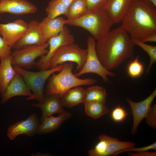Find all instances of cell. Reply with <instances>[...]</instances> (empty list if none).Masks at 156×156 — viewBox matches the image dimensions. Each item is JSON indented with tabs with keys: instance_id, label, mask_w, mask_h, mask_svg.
Returning a JSON list of instances; mask_svg holds the SVG:
<instances>
[{
	"instance_id": "38",
	"label": "cell",
	"mask_w": 156,
	"mask_h": 156,
	"mask_svg": "<svg viewBox=\"0 0 156 156\" xmlns=\"http://www.w3.org/2000/svg\"></svg>"
},
{
	"instance_id": "5",
	"label": "cell",
	"mask_w": 156,
	"mask_h": 156,
	"mask_svg": "<svg viewBox=\"0 0 156 156\" xmlns=\"http://www.w3.org/2000/svg\"><path fill=\"white\" fill-rule=\"evenodd\" d=\"M63 64L53 68L41 70L38 72L31 71L16 65H13L14 68L22 77L26 84L33 92L32 95L26 98L28 100H36L43 102L46 96L44 88L47 80L53 73L60 71Z\"/></svg>"
},
{
	"instance_id": "29",
	"label": "cell",
	"mask_w": 156,
	"mask_h": 156,
	"mask_svg": "<svg viewBox=\"0 0 156 156\" xmlns=\"http://www.w3.org/2000/svg\"><path fill=\"white\" fill-rule=\"evenodd\" d=\"M127 115L125 109L120 106H118L112 111L111 116L114 121L119 122L123 121L126 118Z\"/></svg>"
},
{
	"instance_id": "9",
	"label": "cell",
	"mask_w": 156,
	"mask_h": 156,
	"mask_svg": "<svg viewBox=\"0 0 156 156\" xmlns=\"http://www.w3.org/2000/svg\"><path fill=\"white\" fill-rule=\"evenodd\" d=\"M75 38L69 29L65 26L63 30L57 35L49 38L47 41L49 49L47 53L40 57L35 64V66L40 70L50 68L49 63L57 50L63 46L74 43Z\"/></svg>"
},
{
	"instance_id": "6",
	"label": "cell",
	"mask_w": 156,
	"mask_h": 156,
	"mask_svg": "<svg viewBox=\"0 0 156 156\" xmlns=\"http://www.w3.org/2000/svg\"><path fill=\"white\" fill-rule=\"evenodd\" d=\"M87 49L80 47L73 43L60 48L54 53L49 63L50 68L68 62L76 64V70L80 71L83 68L86 60Z\"/></svg>"
},
{
	"instance_id": "24",
	"label": "cell",
	"mask_w": 156,
	"mask_h": 156,
	"mask_svg": "<svg viewBox=\"0 0 156 156\" xmlns=\"http://www.w3.org/2000/svg\"><path fill=\"white\" fill-rule=\"evenodd\" d=\"M84 91V103L92 101L106 102L107 97L106 90L102 87L93 86L86 88Z\"/></svg>"
},
{
	"instance_id": "8",
	"label": "cell",
	"mask_w": 156,
	"mask_h": 156,
	"mask_svg": "<svg viewBox=\"0 0 156 156\" xmlns=\"http://www.w3.org/2000/svg\"><path fill=\"white\" fill-rule=\"evenodd\" d=\"M49 47L47 42L41 45L27 46L21 48L15 49L12 53L13 65H16L25 69L35 66V60L46 54Z\"/></svg>"
},
{
	"instance_id": "20",
	"label": "cell",
	"mask_w": 156,
	"mask_h": 156,
	"mask_svg": "<svg viewBox=\"0 0 156 156\" xmlns=\"http://www.w3.org/2000/svg\"><path fill=\"white\" fill-rule=\"evenodd\" d=\"M0 61V94L1 96L17 72L12 64V54L1 59Z\"/></svg>"
},
{
	"instance_id": "15",
	"label": "cell",
	"mask_w": 156,
	"mask_h": 156,
	"mask_svg": "<svg viewBox=\"0 0 156 156\" xmlns=\"http://www.w3.org/2000/svg\"><path fill=\"white\" fill-rule=\"evenodd\" d=\"M47 41L41 32L39 22L36 20H32L28 23V29L25 35L13 47L15 49H18L27 46L41 45Z\"/></svg>"
},
{
	"instance_id": "21",
	"label": "cell",
	"mask_w": 156,
	"mask_h": 156,
	"mask_svg": "<svg viewBox=\"0 0 156 156\" xmlns=\"http://www.w3.org/2000/svg\"><path fill=\"white\" fill-rule=\"evenodd\" d=\"M71 116L70 113L66 111L59 114L57 116H51L46 118L39 125L37 133L40 135L44 134L56 130Z\"/></svg>"
},
{
	"instance_id": "37",
	"label": "cell",
	"mask_w": 156,
	"mask_h": 156,
	"mask_svg": "<svg viewBox=\"0 0 156 156\" xmlns=\"http://www.w3.org/2000/svg\"><path fill=\"white\" fill-rule=\"evenodd\" d=\"M151 3H152L154 5L156 6V0H147Z\"/></svg>"
},
{
	"instance_id": "23",
	"label": "cell",
	"mask_w": 156,
	"mask_h": 156,
	"mask_svg": "<svg viewBox=\"0 0 156 156\" xmlns=\"http://www.w3.org/2000/svg\"><path fill=\"white\" fill-rule=\"evenodd\" d=\"M105 103L98 101L84 103L86 114L94 119L100 118L109 112V109L106 106Z\"/></svg>"
},
{
	"instance_id": "22",
	"label": "cell",
	"mask_w": 156,
	"mask_h": 156,
	"mask_svg": "<svg viewBox=\"0 0 156 156\" xmlns=\"http://www.w3.org/2000/svg\"><path fill=\"white\" fill-rule=\"evenodd\" d=\"M84 89L79 86L69 89L60 97L63 107L67 108L71 107L84 103Z\"/></svg>"
},
{
	"instance_id": "12",
	"label": "cell",
	"mask_w": 156,
	"mask_h": 156,
	"mask_svg": "<svg viewBox=\"0 0 156 156\" xmlns=\"http://www.w3.org/2000/svg\"><path fill=\"white\" fill-rule=\"evenodd\" d=\"M40 124L37 115L32 114L27 119L18 122L10 126L7 129V136L12 140H14L21 135L34 136L37 134Z\"/></svg>"
},
{
	"instance_id": "35",
	"label": "cell",
	"mask_w": 156,
	"mask_h": 156,
	"mask_svg": "<svg viewBox=\"0 0 156 156\" xmlns=\"http://www.w3.org/2000/svg\"><path fill=\"white\" fill-rule=\"evenodd\" d=\"M140 40L145 43L148 42H156V33L148 36Z\"/></svg>"
},
{
	"instance_id": "2",
	"label": "cell",
	"mask_w": 156,
	"mask_h": 156,
	"mask_svg": "<svg viewBox=\"0 0 156 156\" xmlns=\"http://www.w3.org/2000/svg\"><path fill=\"white\" fill-rule=\"evenodd\" d=\"M156 7L147 0H133L121 21L131 38L141 40L156 33Z\"/></svg>"
},
{
	"instance_id": "3",
	"label": "cell",
	"mask_w": 156,
	"mask_h": 156,
	"mask_svg": "<svg viewBox=\"0 0 156 156\" xmlns=\"http://www.w3.org/2000/svg\"><path fill=\"white\" fill-rule=\"evenodd\" d=\"M73 62L63 64L62 69L58 74L53 73L49 78L45 95H57L60 97L66 92L73 88L81 86L92 85L97 80L92 78L81 79L74 74Z\"/></svg>"
},
{
	"instance_id": "17",
	"label": "cell",
	"mask_w": 156,
	"mask_h": 156,
	"mask_svg": "<svg viewBox=\"0 0 156 156\" xmlns=\"http://www.w3.org/2000/svg\"><path fill=\"white\" fill-rule=\"evenodd\" d=\"M60 97L59 95L56 94L46 96L43 102L32 104L33 106L39 108L42 111L40 119L41 122L45 119L54 114H60L66 112L61 105Z\"/></svg>"
},
{
	"instance_id": "26",
	"label": "cell",
	"mask_w": 156,
	"mask_h": 156,
	"mask_svg": "<svg viewBox=\"0 0 156 156\" xmlns=\"http://www.w3.org/2000/svg\"><path fill=\"white\" fill-rule=\"evenodd\" d=\"M67 8L60 0H51L46 8L47 17L50 19L56 18L67 12Z\"/></svg>"
},
{
	"instance_id": "32",
	"label": "cell",
	"mask_w": 156,
	"mask_h": 156,
	"mask_svg": "<svg viewBox=\"0 0 156 156\" xmlns=\"http://www.w3.org/2000/svg\"><path fill=\"white\" fill-rule=\"evenodd\" d=\"M12 47L9 46L2 37L0 36V60L12 54Z\"/></svg>"
},
{
	"instance_id": "30",
	"label": "cell",
	"mask_w": 156,
	"mask_h": 156,
	"mask_svg": "<svg viewBox=\"0 0 156 156\" xmlns=\"http://www.w3.org/2000/svg\"><path fill=\"white\" fill-rule=\"evenodd\" d=\"M88 11H93L103 9L107 0H85Z\"/></svg>"
},
{
	"instance_id": "14",
	"label": "cell",
	"mask_w": 156,
	"mask_h": 156,
	"mask_svg": "<svg viewBox=\"0 0 156 156\" xmlns=\"http://www.w3.org/2000/svg\"><path fill=\"white\" fill-rule=\"evenodd\" d=\"M37 10V7L27 0H0V14L20 15L34 14Z\"/></svg>"
},
{
	"instance_id": "36",
	"label": "cell",
	"mask_w": 156,
	"mask_h": 156,
	"mask_svg": "<svg viewBox=\"0 0 156 156\" xmlns=\"http://www.w3.org/2000/svg\"><path fill=\"white\" fill-rule=\"evenodd\" d=\"M63 4L67 8L73 0H60Z\"/></svg>"
},
{
	"instance_id": "4",
	"label": "cell",
	"mask_w": 156,
	"mask_h": 156,
	"mask_svg": "<svg viewBox=\"0 0 156 156\" xmlns=\"http://www.w3.org/2000/svg\"><path fill=\"white\" fill-rule=\"evenodd\" d=\"M114 23L104 9L88 11L73 20L66 19V24L82 27L88 31L96 40L101 38L110 30Z\"/></svg>"
},
{
	"instance_id": "7",
	"label": "cell",
	"mask_w": 156,
	"mask_h": 156,
	"mask_svg": "<svg viewBox=\"0 0 156 156\" xmlns=\"http://www.w3.org/2000/svg\"><path fill=\"white\" fill-rule=\"evenodd\" d=\"M96 40L93 37H88L86 62L82 68L75 75L78 77L87 73H93L100 76L104 82L108 83L110 81L108 76L114 77L116 75L107 70L101 64L96 53Z\"/></svg>"
},
{
	"instance_id": "11",
	"label": "cell",
	"mask_w": 156,
	"mask_h": 156,
	"mask_svg": "<svg viewBox=\"0 0 156 156\" xmlns=\"http://www.w3.org/2000/svg\"><path fill=\"white\" fill-rule=\"evenodd\" d=\"M28 23L21 19H17L7 23H0V34L6 43L12 47L26 33Z\"/></svg>"
},
{
	"instance_id": "18",
	"label": "cell",
	"mask_w": 156,
	"mask_h": 156,
	"mask_svg": "<svg viewBox=\"0 0 156 156\" xmlns=\"http://www.w3.org/2000/svg\"><path fill=\"white\" fill-rule=\"evenodd\" d=\"M66 19L61 16L50 19L47 16L39 23L41 32L43 37L48 40L57 35L62 31L66 24Z\"/></svg>"
},
{
	"instance_id": "19",
	"label": "cell",
	"mask_w": 156,
	"mask_h": 156,
	"mask_svg": "<svg viewBox=\"0 0 156 156\" xmlns=\"http://www.w3.org/2000/svg\"><path fill=\"white\" fill-rule=\"evenodd\" d=\"M133 0H107L103 9L109 14L114 23L121 22Z\"/></svg>"
},
{
	"instance_id": "33",
	"label": "cell",
	"mask_w": 156,
	"mask_h": 156,
	"mask_svg": "<svg viewBox=\"0 0 156 156\" xmlns=\"http://www.w3.org/2000/svg\"><path fill=\"white\" fill-rule=\"evenodd\" d=\"M151 149H153L155 150H156V142L150 145L144 147L136 148L134 147L132 148L121 150L114 153L113 155H117L121 153L127 151H133L137 152L142 151H146Z\"/></svg>"
},
{
	"instance_id": "28",
	"label": "cell",
	"mask_w": 156,
	"mask_h": 156,
	"mask_svg": "<svg viewBox=\"0 0 156 156\" xmlns=\"http://www.w3.org/2000/svg\"><path fill=\"white\" fill-rule=\"evenodd\" d=\"M138 56L129 65L127 68V73L129 75L133 78L140 76L143 73L144 67L143 64L139 60Z\"/></svg>"
},
{
	"instance_id": "25",
	"label": "cell",
	"mask_w": 156,
	"mask_h": 156,
	"mask_svg": "<svg viewBox=\"0 0 156 156\" xmlns=\"http://www.w3.org/2000/svg\"><path fill=\"white\" fill-rule=\"evenodd\" d=\"M88 11L85 0H73L67 8L65 16L67 19L73 20L81 17Z\"/></svg>"
},
{
	"instance_id": "1",
	"label": "cell",
	"mask_w": 156,
	"mask_h": 156,
	"mask_svg": "<svg viewBox=\"0 0 156 156\" xmlns=\"http://www.w3.org/2000/svg\"><path fill=\"white\" fill-rule=\"evenodd\" d=\"M97 41L96 49L98 58L109 71L133 57L135 45L129 34L121 26L110 30Z\"/></svg>"
},
{
	"instance_id": "16",
	"label": "cell",
	"mask_w": 156,
	"mask_h": 156,
	"mask_svg": "<svg viewBox=\"0 0 156 156\" xmlns=\"http://www.w3.org/2000/svg\"><path fill=\"white\" fill-rule=\"evenodd\" d=\"M32 93L22 76L17 72L3 94L1 96V104L6 103L11 98L16 96H31Z\"/></svg>"
},
{
	"instance_id": "10",
	"label": "cell",
	"mask_w": 156,
	"mask_h": 156,
	"mask_svg": "<svg viewBox=\"0 0 156 156\" xmlns=\"http://www.w3.org/2000/svg\"><path fill=\"white\" fill-rule=\"evenodd\" d=\"M99 142L93 149L88 151L89 156H107L113 155L121 150L134 147L135 143L129 142L120 141L105 134L99 137Z\"/></svg>"
},
{
	"instance_id": "31",
	"label": "cell",
	"mask_w": 156,
	"mask_h": 156,
	"mask_svg": "<svg viewBox=\"0 0 156 156\" xmlns=\"http://www.w3.org/2000/svg\"><path fill=\"white\" fill-rule=\"evenodd\" d=\"M156 105L151 106L150 109L146 117V122L151 127L154 129L156 127Z\"/></svg>"
},
{
	"instance_id": "27",
	"label": "cell",
	"mask_w": 156,
	"mask_h": 156,
	"mask_svg": "<svg viewBox=\"0 0 156 156\" xmlns=\"http://www.w3.org/2000/svg\"><path fill=\"white\" fill-rule=\"evenodd\" d=\"M131 39L135 45L142 48L147 53L150 57V62L146 70V73L148 75L152 66L156 62V46L147 44L138 39L131 38Z\"/></svg>"
},
{
	"instance_id": "34",
	"label": "cell",
	"mask_w": 156,
	"mask_h": 156,
	"mask_svg": "<svg viewBox=\"0 0 156 156\" xmlns=\"http://www.w3.org/2000/svg\"><path fill=\"white\" fill-rule=\"evenodd\" d=\"M128 155L131 156H156V152H150L146 151L137 152L135 153H128Z\"/></svg>"
},
{
	"instance_id": "13",
	"label": "cell",
	"mask_w": 156,
	"mask_h": 156,
	"mask_svg": "<svg viewBox=\"0 0 156 156\" xmlns=\"http://www.w3.org/2000/svg\"><path fill=\"white\" fill-rule=\"evenodd\" d=\"M156 96L155 89L148 96L141 101L135 102L128 98L126 99L130 106L133 117L131 131L132 134H134L136 132L140 123L146 117L150 109L152 103Z\"/></svg>"
}]
</instances>
